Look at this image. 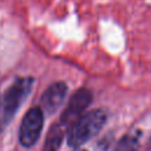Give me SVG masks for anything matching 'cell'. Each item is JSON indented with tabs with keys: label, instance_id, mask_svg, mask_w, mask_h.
<instances>
[{
	"label": "cell",
	"instance_id": "6da1fadb",
	"mask_svg": "<svg viewBox=\"0 0 151 151\" xmlns=\"http://www.w3.org/2000/svg\"><path fill=\"white\" fill-rule=\"evenodd\" d=\"M106 122V113L101 109L91 110L79 116L71 125L67 132V144L72 147H79L94 137Z\"/></svg>",
	"mask_w": 151,
	"mask_h": 151
},
{
	"label": "cell",
	"instance_id": "7a4b0ae2",
	"mask_svg": "<svg viewBox=\"0 0 151 151\" xmlns=\"http://www.w3.org/2000/svg\"><path fill=\"white\" fill-rule=\"evenodd\" d=\"M34 80L32 78L17 79L6 91L2 101V125H7L29 94Z\"/></svg>",
	"mask_w": 151,
	"mask_h": 151
},
{
	"label": "cell",
	"instance_id": "3957f363",
	"mask_svg": "<svg viewBox=\"0 0 151 151\" xmlns=\"http://www.w3.org/2000/svg\"><path fill=\"white\" fill-rule=\"evenodd\" d=\"M44 126V111L41 107H32L29 109L26 114L24 116V119L20 125L19 130V142L24 147H31L33 146L40 134Z\"/></svg>",
	"mask_w": 151,
	"mask_h": 151
},
{
	"label": "cell",
	"instance_id": "277c9868",
	"mask_svg": "<svg viewBox=\"0 0 151 151\" xmlns=\"http://www.w3.org/2000/svg\"><path fill=\"white\" fill-rule=\"evenodd\" d=\"M92 101V93L87 88H79L74 92L61 114V124L64 126H70Z\"/></svg>",
	"mask_w": 151,
	"mask_h": 151
},
{
	"label": "cell",
	"instance_id": "5b68a950",
	"mask_svg": "<svg viewBox=\"0 0 151 151\" xmlns=\"http://www.w3.org/2000/svg\"><path fill=\"white\" fill-rule=\"evenodd\" d=\"M66 92H67V86L63 81L53 83L52 85H50L41 96V100H40L41 110L48 114L55 112L59 109V106L63 104Z\"/></svg>",
	"mask_w": 151,
	"mask_h": 151
},
{
	"label": "cell",
	"instance_id": "8992f818",
	"mask_svg": "<svg viewBox=\"0 0 151 151\" xmlns=\"http://www.w3.org/2000/svg\"><path fill=\"white\" fill-rule=\"evenodd\" d=\"M63 137H64L63 127L58 124L53 125L47 133L42 151H58V149L63 142Z\"/></svg>",
	"mask_w": 151,
	"mask_h": 151
},
{
	"label": "cell",
	"instance_id": "52a82bcc",
	"mask_svg": "<svg viewBox=\"0 0 151 151\" xmlns=\"http://www.w3.org/2000/svg\"><path fill=\"white\" fill-rule=\"evenodd\" d=\"M137 147H138V138L133 134H127L119 140L114 151H136Z\"/></svg>",
	"mask_w": 151,
	"mask_h": 151
},
{
	"label": "cell",
	"instance_id": "ba28073f",
	"mask_svg": "<svg viewBox=\"0 0 151 151\" xmlns=\"http://www.w3.org/2000/svg\"><path fill=\"white\" fill-rule=\"evenodd\" d=\"M73 151H87V150H85V149H80V147H76Z\"/></svg>",
	"mask_w": 151,
	"mask_h": 151
}]
</instances>
